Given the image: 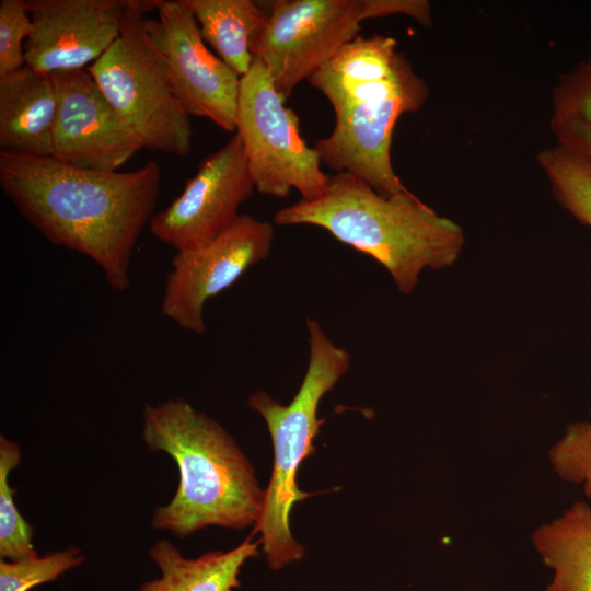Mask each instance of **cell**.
<instances>
[{
  "mask_svg": "<svg viewBox=\"0 0 591 591\" xmlns=\"http://www.w3.org/2000/svg\"><path fill=\"white\" fill-rule=\"evenodd\" d=\"M532 543L553 570L546 591H591V507L576 501L535 529Z\"/></svg>",
  "mask_w": 591,
  "mask_h": 591,
  "instance_id": "obj_17",
  "label": "cell"
},
{
  "mask_svg": "<svg viewBox=\"0 0 591 591\" xmlns=\"http://www.w3.org/2000/svg\"><path fill=\"white\" fill-rule=\"evenodd\" d=\"M143 25L161 51L173 92L189 116L235 132L241 77L206 45L185 0H159Z\"/></svg>",
  "mask_w": 591,
  "mask_h": 591,
  "instance_id": "obj_9",
  "label": "cell"
},
{
  "mask_svg": "<svg viewBox=\"0 0 591 591\" xmlns=\"http://www.w3.org/2000/svg\"><path fill=\"white\" fill-rule=\"evenodd\" d=\"M362 20L404 14L425 26L431 24V10L425 0H361Z\"/></svg>",
  "mask_w": 591,
  "mask_h": 591,
  "instance_id": "obj_25",
  "label": "cell"
},
{
  "mask_svg": "<svg viewBox=\"0 0 591 591\" xmlns=\"http://www.w3.org/2000/svg\"><path fill=\"white\" fill-rule=\"evenodd\" d=\"M201 36L216 55L241 78L254 60L252 44L266 25L268 14L253 0H185Z\"/></svg>",
  "mask_w": 591,
  "mask_h": 591,
  "instance_id": "obj_18",
  "label": "cell"
},
{
  "mask_svg": "<svg viewBox=\"0 0 591 591\" xmlns=\"http://www.w3.org/2000/svg\"><path fill=\"white\" fill-rule=\"evenodd\" d=\"M159 0H126L118 38L88 67L144 148L177 157L192 150L189 115L176 99L164 58L144 28Z\"/></svg>",
  "mask_w": 591,
  "mask_h": 591,
  "instance_id": "obj_5",
  "label": "cell"
},
{
  "mask_svg": "<svg viewBox=\"0 0 591 591\" xmlns=\"http://www.w3.org/2000/svg\"><path fill=\"white\" fill-rule=\"evenodd\" d=\"M84 560V553L77 546L15 561L1 559L0 591H28L57 579Z\"/></svg>",
  "mask_w": 591,
  "mask_h": 591,
  "instance_id": "obj_21",
  "label": "cell"
},
{
  "mask_svg": "<svg viewBox=\"0 0 591 591\" xmlns=\"http://www.w3.org/2000/svg\"><path fill=\"white\" fill-rule=\"evenodd\" d=\"M160 182L153 160L128 172L91 171L0 152V185L21 216L50 243L95 262L117 291L130 287L131 255L154 216Z\"/></svg>",
  "mask_w": 591,
  "mask_h": 591,
  "instance_id": "obj_1",
  "label": "cell"
},
{
  "mask_svg": "<svg viewBox=\"0 0 591 591\" xmlns=\"http://www.w3.org/2000/svg\"><path fill=\"white\" fill-rule=\"evenodd\" d=\"M21 462V449L16 442L0 436V558L20 560L35 557L33 528L18 511L14 489L9 485V474Z\"/></svg>",
  "mask_w": 591,
  "mask_h": 591,
  "instance_id": "obj_20",
  "label": "cell"
},
{
  "mask_svg": "<svg viewBox=\"0 0 591 591\" xmlns=\"http://www.w3.org/2000/svg\"><path fill=\"white\" fill-rule=\"evenodd\" d=\"M536 162L557 204L591 229V169L557 143L542 149Z\"/></svg>",
  "mask_w": 591,
  "mask_h": 591,
  "instance_id": "obj_19",
  "label": "cell"
},
{
  "mask_svg": "<svg viewBox=\"0 0 591 591\" xmlns=\"http://www.w3.org/2000/svg\"><path fill=\"white\" fill-rule=\"evenodd\" d=\"M309 362L301 386L288 405L258 391L248 397V405L265 420L274 447V466L262 512L253 533H260L259 542L271 569L300 560L304 547L292 536L289 517L292 507L312 494L297 484L300 464L314 452L313 440L322 420L317 407L350 367V354L337 346L321 324L306 320Z\"/></svg>",
  "mask_w": 591,
  "mask_h": 591,
  "instance_id": "obj_4",
  "label": "cell"
},
{
  "mask_svg": "<svg viewBox=\"0 0 591 591\" xmlns=\"http://www.w3.org/2000/svg\"><path fill=\"white\" fill-rule=\"evenodd\" d=\"M33 31L24 53L45 73L86 69L118 38L126 0H28Z\"/></svg>",
  "mask_w": 591,
  "mask_h": 591,
  "instance_id": "obj_13",
  "label": "cell"
},
{
  "mask_svg": "<svg viewBox=\"0 0 591 591\" xmlns=\"http://www.w3.org/2000/svg\"><path fill=\"white\" fill-rule=\"evenodd\" d=\"M554 473L564 482L580 485L591 499V412L589 419L569 424L548 451Z\"/></svg>",
  "mask_w": 591,
  "mask_h": 591,
  "instance_id": "obj_22",
  "label": "cell"
},
{
  "mask_svg": "<svg viewBox=\"0 0 591 591\" xmlns=\"http://www.w3.org/2000/svg\"><path fill=\"white\" fill-rule=\"evenodd\" d=\"M555 143L580 158L591 169V125L582 121L549 124Z\"/></svg>",
  "mask_w": 591,
  "mask_h": 591,
  "instance_id": "obj_26",
  "label": "cell"
},
{
  "mask_svg": "<svg viewBox=\"0 0 591 591\" xmlns=\"http://www.w3.org/2000/svg\"><path fill=\"white\" fill-rule=\"evenodd\" d=\"M255 189L240 136L202 159L182 193L149 222L151 234L176 252L198 247L240 216Z\"/></svg>",
  "mask_w": 591,
  "mask_h": 591,
  "instance_id": "obj_10",
  "label": "cell"
},
{
  "mask_svg": "<svg viewBox=\"0 0 591 591\" xmlns=\"http://www.w3.org/2000/svg\"><path fill=\"white\" fill-rule=\"evenodd\" d=\"M396 47L391 36L358 35L308 81L325 95L335 114L349 111L399 90L418 76Z\"/></svg>",
  "mask_w": 591,
  "mask_h": 591,
  "instance_id": "obj_14",
  "label": "cell"
},
{
  "mask_svg": "<svg viewBox=\"0 0 591 591\" xmlns=\"http://www.w3.org/2000/svg\"><path fill=\"white\" fill-rule=\"evenodd\" d=\"M254 533L236 547L212 551L186 558L167 540H159L149 551L161 576L141 584L137 591H234L239 573L247 559L258 555L259 541Z\"/></svg>",
  "mask_w": 591,
  "mask_h": 591,
  "instance_id": "obj_16",
  "label": "cell"
},
{
  "mask_svg": "<svg viewBox=\"0 0 591 591\" xmlns=\"http://www.w3.org/2000/svg\"><path fill=\"white\" fill-rule=\"evenodd\" d=\"M32 31L27 1H0V77L26 66L24 46Z\"/></svg>",
  "mask_w": 591,
  "mask_h": 591,
  "instance_id": "obj_24",
  "label": "cell"
},
{
  "mask_svg": "<svg viewBox=\"0 0 591 591\" xmlns=\"http://www.w3.org/2000/svg\"><path fill=\"white\" fill-rule=\"evenodd\" d=\"M235 132L258 193L286 198L294 188L301 200L323 195L329 175L322 171L316 150L300 134L298 116L286 106L257 58L240 81Z\"/></svg>",
  "mask_w": 591,
  "mask_h": 591,
  "instance_id": "obj_6",
  "label": "cell"
},
{
  "mask_svg": "<svg viewBox=\"0 0 591 591\" xmlns=\"http://www.w3.org/2000/svg\"><path fill=\"white\" fill-rule=\"evenodd\" d=\"M141 438L152 451L175 461L174 497L158 507L151 524L177 537L207 526L243 529L255 524L264 506L255 471L234 438L183 397L147 404Z\"/></svg>",
  "mask_w": 591,
  "mask_h": 591,
  "instance_id": "obj_3",
  "label": "cell"
},
{
  "mask_svg": "<svg viewBox=\"0 0 591 591\" xmlns=\"http://www.w3.org/2000/svg\"><path fill=\"white\" fill-rule=\"evenodd\" d=\"M361 0H278L252 44L254 58L268 69L287 101L296 86L315 73L358 36Z\"/></svg>",
  "mask_w": 591,
  "mask_h": 591,
  "instance_id": "obj_7",
  "label": "cell"
},
{
  "mask_svg": "<svg viewBox=\"0 0 591 591\" xmlns=\"http://www.w3.org/2000/svg\"><path fill=\"white\" fill-rule=\"evenodd\" d=\"M429 88L417 76L399 90L335 114L333 131L314 149L336 173H349L381 195L408 190L391 161L394 127L404 113L416 112L428 100Z\"/></svg>",
  "mask_w": 591,
  "mask_h": 591,
  "instance_id": "obj_11",
  "label": "cell"
},
{
  "mask_svg": "<svg viewBox=\"0 0 591 591\" xmlns=\"http://www.w3.org/2000/svg\"><path fill=\"white\" fill-rule=\"evenodd\" d=\"M274 221L323 228L383 265L405 296L415 290L422 270L453 266L465 245L462 227L409 189L384 196L349 173L329 175L322 196L279 209Z\"/></svg>",
  "mask_w": 591,
  "mask_h": 591,
  "instance_id": "obj_2",
  "label": "cell"
},
{
  "mask_svg": "<svg viewBox=\"0 0 591 591\" xmlns=\"http://www.w3.org/2000/svg\"><path fill=\"white\" fill-rule=\"evenodd\" d=\"M58 111L51 158L91 171H118L144 148L86 69L51 73Z\"/></svg>",
  "mask_w": 591,
  "mask_h": 591,
  "instance_id": "obj_12",
  "label": "cell"
},
{
  "mask_svg": "<svg viewBox=\"0 0 591 591\" xmlns=\"http://www.w3.org/2000/svg\"><path fill=\"white\" fill-rule=\"evenodd\" d=\"M57 111L51 73L25 66L0 77L1 150L50 157Z\"/></svg>",
  "mask_w": 591,
  "mask_h": 591,
  "instance_id": "obj_15",
  "label": "cell"
},
{
  "mask_svg": "<svg viewBox=\"0 0 591 591\" xmlns=\"http://www.w3.org/2000/svg\"><path fill=\"white\" fill-rule=\"evenodd\" d=\"M566 121L591 125V54L561 72L552 89L549 124Z\"/></svg>",
  "mask_w": 591,
  "mask_h": 591,
  "instance_id": "obj_23",
  "label": "cell"
},
{
  "mask_svg": "<svg viewBox=\"0 0 591 591\" xmlns=\"http://www.w3.org/2000/svg\"><path fill=\"white\" fill-rule=\"evenodd\" d=\"M274 234L270 222L242 213L209 242L176 252L166 276L161 313L184 331L205 334V303L264 260Z\"/></svg>",
  "mask_w": 591,
  "mask_h": 591,
  "instance_id": "obj_8",
  "label": "cell"
}]
</instances>
